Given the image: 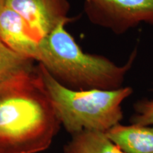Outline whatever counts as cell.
Wrapping results in <instances>:
<instances>
[{
	"label": "cell",
	"instance_id": "obj_9",
	"mask_svg": "<svg viewBox=\"0 0 153 153\" xmlns=\"http://www.w3.org/2000/svg\"><path fill=\"white\" fill-rule=\"evenodd\" d=\"M32 61L15 53L0 40V81L34 68Z\"/></svg>",
	"mask_w": 153,
	"mask_h": 153
},
{
	"label": "cell",
	"instance_id": "obj_7",
	"mask_svg": "<svg viewBox=\"0 0 153 153\" xmlns=\"http://www.w3.org/2000/svg\"><path fill=\"white\" fill-rule=\"evenodd\" d=\"M125 153H153V126L119 123L106 132Z\"/></svg>",
	"mask_w": 153,
	"mask_h": 153
},
{
	"label": "cell",
	"instance_id": "obj_11",
	"mask_svg": "<svg viewBox=\"0 0 153 153\" xmlns=\"http://www.w3.org/2000/svg\"><path fill=\"white\" fill-rule=\"evenodd\" d=\"M6 6V0H0V11Z\"/></svg>",
	"mask_w": 153,
	"mask_h": 153
},
{
	"label": "cell",
	"instance_id": "obj_3",
	"mask_svg": "<svg viewBox=\"0 0 153 153\" xmlns=\"http://www.w3.org/2000/svg\"><path fill=\"white\" fill-rule=\"evenodd\" d=\"M61 126L73 135L82 131L107 132L123 118V103L133 93L131 87L114 90H72L38 66Z\"/></svg>",
	"mask_w": 153,
	"mask_h": 153
},
{
	"label": "cell",
	"instance_id": "obj_2",
	"mask_svg": "<svg viewBox=\"0 0 153 153\" xmlns=\"http://www.w3.org/2000/svg\"><path fill=\"white\" fill-rule=\"evenodd\" d=\"M61 24L39 41L36 61L62 86L72 90H114L133 68L137 49L126 63L118 65L104 55L84 52L73 36Z\"/></svg>",
	"mask_w": 153,
	"mask_h": 153
},
{
	"label": "cell",
	"instance_id": "obj_8",
	"mask_svg": "<svg viewBox=\"0 0 153 153\" xmlns=\"http://www.w3.org/2000/svg\"><path fill=\"white\" fill-rule=\"evenodd\" d=\"M71 135L63 148V153H125L106 132L82 131Z\"/></svg>",
	"mask_w": 153,
	"mask_h": 153
},
{
	"label": "cell",
	"instance_id": "obj_5",
	"mask_svg": "<svg viewBox=\"0 0 153 153\" xmlns=\"http://www.w3.org/2000/svg\"><path fill=\"white\" fill-rule=\"evenodd\" d=\"M6 6L22 17L38 41L60 25H67L74 20L69 16L68 0H6Z\"/></svg>",
	"mask_w": 153,
	"mask_h": 153
},
{
	"label": "cell",
	"instance_id": "obj_4",
	"mask_svg": "<svg viewBox=\"0 0 153 153\" xmlns=\"http://www.w3.org/2000/svg\"><path fill=\"white\" fill-rule=\"evenodd\" d=\"M84 11L92 24L116 35L153 25V0H85Z\"/></svg>",
	"mask_w": 153,
	"mask_h": 153
},
{
	"label": "cell",
	"instance_id": "obj_1",
	"mask_svg": "<svg viewBox=\"0 0 153 153\" xmlns=\"http://www.w3.org/2000/svg\"><path fill=\"white\" fill-rule=\"evenodd\" d=\"M61 126L38 67L0 81V153L43 152Z\"/></svg>",
	"mask_w": 153,
	"mask_h": 153
},
{
	"label": "cell",
	"instance_id": "obj_6",
	"mask_svg": "<svg viewBox=\"0 0 153 153\" xmlns=\"http://www.w3.org/2000/svg\"><path fill=\"white\" fill-rule=\"evenodd\" d=\"M0 40L19 55L36 60L39 41L18 13L5 6L0 11Z\"/></svg>",
	"mask_w": 153,
	"mask_h": 153
},
{
	"label": "cell",
	"instance_id": "obj_10",
	"mask_svg": "<svg viewBox=\"0 0 153 153\" xmlns=\"http://www.w3.org/2000/svg\"><path fill=\"white\" fill-rule=\"evenodd\" d=\"M133 109L134 114L130 118L131 124L153 126V99H140L134 104Z\"/></svg>",
	"mask_w": 153,
	"mask_h": 153
}]
</instances>
